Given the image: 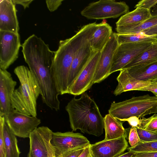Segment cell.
<instances>
[{
    "mask_svg": "<svg viewBox=\"0 0 157 157\" xmlns=\"http://www.w3.org/2000/svg\"><path fill=\"white\" fill-rule=\"evenodd\" d=\"M95 22L83 25L74 36L60 40L51 68L52 78L59 95L68 94V79L72 61L76 51L90 39L98 27Z\"/></svg>",
    "mask_w": 157,
    "mask_h": 157,
    "instance_id": "6da1fadb",
    "label": "cell"
},
{
    "mask_svg": "<svg viewBox=\"0 0 157 157\" xmlns=\"http://www.w3.org/2000/svg\"><path fill=\"white\" fill-rule=\"evenodd\" d=\"M73 131L99 136L103 134L104 118L94 99L86 92L80 98L74 97L65 107Z\"/></svg>",
    "mask_w": 157,
    "mask_h": 157,
    "instance_id": "7a4b0ae2",
    "label": "cell"
},
{
    "mask_svg": "<svg viewBox=\"0 0 157 157\" xmlns=\"http://www.w3.org/2000/svg\"><path fill=\"white\" fill-rule=\"evenodd\" d=\"M14 72L20 85L12 94V108L25 114L36 117L37 100L41 90L36 78L29 68L24 65L16 67Z\"/></svg>",
    "mask_w": 157,
    "mask_h": 157,
    "instance_id": "3957f363",
    "label": "cell"
},
{
    "mask_svg": "<svg viewBox=\"0 0 157 157\" xmlns=\"http://www.w3.org/2000/svg\"><path fill=\"white\" fill-rule=\"evenodd\" d=\"M108 112L121 121L132 117L141 118L148 115L157 113V97L147 94L118 102H113Z\"/></svg>",
    "mask_w": 157,
    "mask_h": 157,
    "instance_id": "277c9868",
    "label": "cell"
},
{
    "mask_svg": "<svg viewBox=\"0 0 157 157\" xmlns=\"http://www.w3.org/2000/svg\"><path fill=\"white\" fill-rule=\"evenodd\" d=\"M129 7L124 2L100 0L89 4L81 12L89 19H104L117 18L129 12Z\"/></svg>",
    "mask_w": 157,
    "mask_h": 157,
    "instance_id": "5b68a950",
    "label": "cell"
},
{
    "mask_svg": "<svg viewBox=\"0 0 157 157\" xmlns=\"http://www.w3.org/2000/svg\"><path fill=\"white\" fill-rule=\"evenodd\" d=\"M21 45L18 33L0 31V69H8L18 58Z\"/></svg>",
    "mask_w": 157,
    "mask_h": 157,
    "instance_id": "8992f818",
    "label": "cell"
},
{
    "mask_svg": "<svg viewBox=\"0 0 157 157\" xmlns=\"http://www.w3.org/2000/svg\"><path fill=\"white\" fill-rule=\"evenodd\" d=\"M5 117L12 132L16 136L23 138H29L41 123L40 120L36 117L25 114L12 108Z\"/></svg>",
    "mask_w": 157,
    "mask_h": 157,
    "instance_id": "52a82bcc",
    "label": "cell"
},
{
    "mask_svg": "<svg viewBox=\"0 0 157 157\" xmlns=\"http://www.w3.org/2000/svg\"><path fill=\"white\" fill-rule=\"evenodd\" d=\"M152 43H129L119 44L114 55L110 74L123 69Z\"/></svg>",
    "mask_w": 157,
    "mask_h": 157,
    "instance_id": "ba28073f",
    "label": "cell"
},
{
    "mask_svg": "<svg viewBox=\"0 0 157 157\" xmlns=\"http://www.w3.org/2000/svg\"><path fill=\"white\" fill-rule=\"evenodd\" d=\"M51 143L55 148L56 156L73 149L85 148L90 144L82 134L72 132H53Z\"/></svg>",
    "mask_w": 157,
    "mask_h": 157,
    "instance_id": "9c48e42d",
    "label": "cell"
},
{
    "mask_svg": "<svg viewBox=\"0 0 157 157\" xmlns=\"http://www.w3.org/2000/svg\"><path fill=\"white\" fill-rule=\"evenodd\" d=\"M119 45L116 33H113L101 52L95 72L94 84L100 82L110 75L114 55Z\"/></svg>",
    "mask_w": 157,
    "mask_h": 157,
    "instance_id": "30bf717a",
    "label": "cell"
},
{
    "mask_svg": "<svg viewBox=\"0 0 157 157\" xmlns=\"http://www.w3.org/2000/svg\"><path fill=\"white\" fill-rule=\"evenodd\" d=\"M101 52H97L91 58L78 77L68 89V94L79 95L90 89L94 80Z\"/></svg>",
    "mask_w": 157,
    "mask_h": 157,
    "instance_id": "8fae6325",
    "label": "cell"
},
{
    "mask_svg": "<svg viewBox=\"0 0 157 157\" xmlns=\"http://www.w3.org/2000/svg\"><path fill=\"white\" fill-rule=\"evenodd\" d=\"M127 136L104 140L93 144L90 148L93 157H116L123 153L128 147Z\"/></svg>",
    "mask_w": 157,
    "mask_h": 157,
    "instance_id": "7c38bea8",
    "label": "cell"
},
{
    "mask_svg": "<svg viewBox=\"0 0 157 157\" xmlns=\"http://www.w3.org/2000/svg\"><path fill=\"white\" fill-rule=\"evenodd\" d=\"M52 131L47 126L37 127L30 134L29 150L27 157H48L47 144Z\"/></svg>",
    "mask_w": 157,
    "mask_h": 157,
    "instance_id": "4fadbf2b",
    "label": "cell"
},
{
    "mask_svg": "<svg viewBox=\"0 0 157 157\" xmlns=\"http://www.w3.org/2000/svg\"><path fill=\"white\" fill-rule=\"evenodd\" d=\"M16 85L10 73L0 69V116L6 117L11 111V98Z\"/></svg>",
    "mask_w": 157,
    "mask_h": 157,
    "instance_id": "5bb4252c",
    "label": "cell"
},
{
    "mask_svg": "<svg viewBox=\"0 0 157 157\" xmlns=\"http://www.w3.org/2000/svg\"><path fill=\"white\" fill-rule=\"evenodd\" d=\"M90 39L84 43L76 51L75 55L68 78V89L91 58L97 52H94L91 47L90 41Z\"/></svg>",
    "mask_w": 157,
    "mask_h": 157,
    "instance_id": "9a60e30c",
    "label": "cell"
},
{
    "mask_svg": "<svg viewBox=\"0 0 157 157\" xmlns=\"http://www.w3.org/2000/svg\"><path fill=\"white\" fill-rule=\"evenodd\" d=\"M15 5L12 0H0V31L18 33L19 29Z\"/></svg>",
    "mask_w": 157,
    "mask_h": 157,
    "instance_id": "2e32d148",
    "label": "cell"
},
{
    "mask_svg": "<svg viewBox=\"0 0 157 157\" xmlns=\"http://www.w3.org/2000/svg\"><path fill=\"white\" fill-rule=\"evenodd\" d=\"M120 73L117 78L118 84L113 92L115 96L128 91L139 90L148 86L150 81L139 80L134 78L128 72L126 69L120 71Z\"/></svg>",
    "mask_w": 157,
    "mask_h": 157,
    "instance_id": "e0dca14e",
    "label": "cell"
},
{
    "mask_svg": "<svg viewBox=\"0 0 157 157\" xmlns=\"http://www.w3.org/2000/svg\"><path fill=\"white\" fill-rule=\"evenodd\" d=\"M113 33L112 27L105 20L98 24L97 29L90 40L93 50L95 52H101Z\"/></svg>",
    "mask_w": 157,
    "mask_h": 157,
    "instance_id": "ac0fdd59",
    "label": "cell"
},
{
    "mask_svg": "<svg viewBox=\"0 0 157 157\" xmlns=\"http://www.w3.org/2000/svg\"><path fill=\"white\" fill-rule=\"evenodd\" d=\"M123 122L109 113L106 114L104 118V139L111 140L127 136V129L123 126Z\"/></svg>",
    "mask_w": 157,
    "mask_h": 157,
    "instance_id": "d6986e66",
    "label": "cell"
},
{
    "mask_svg": "<svg viewBox=\"0 0 157 157\" xmlns=\"http://www.w3.org/2000/svg\"><path fill=\"white\" fill-rule=\"evenodd\" d=\"M126 69L132 76L139 80L151 81L157 78V61Z\"/></svg>",
    "mask_w": 157,
    "mask_h": 157,
    "instance_id": "ffe728a7",
    "label": "cell"
},
{
    "mask_svg": "<svg viewBox=\"0 0 157 157\" xmlns=\"http://www.w3.org/2000/svg\"><path fill=\"white\" fill-rule=\"evenodd\" d=\"M151 15L149 10L136 8L122 16L116 22V26L136 24L149 18Z\"/></svg>",
    "mask_w": 157,
    "mask_h": 157,
    "instance_id": "44dd1931",
    "label": "cell"
},
{
    "mask_svg": "<svg viewBox=\"0 0 157 157\" xmlns=\"http://www.w3.org/2000/svg\"><path fill=\"white\" fill-rule=\"evenodd\" d=\"M157 25V16H151L140 23L116 26V29L117 33L119 34H136L140 33Z\"/></svg>",
    "mask_w": 157,
    "mask_h": 157,
    "instance_id": "7402d4cb",
    "label": "cell"
},
{
    "mask_svg": "<svg viewBox=\"0 0 157 157\" xmlns=\"http://www.w3.org/2000/svg\"><path fill=\"white\" fill-rule=\"evenodd\" d=\"M3 132L6 157H19L21 152L18 146L16 136L11 131L6 121Z\"/></svg>",
    "mask_w": 157,
    "mask_h": 157,
    "instance_id": "603a6c76",
    "label": "cell"
},
{
    "mask_svg": "<svg viewBox=\"0 0 157 157\" xmlns=\"http://www.w3.org/2000/svg\"><path fill=\"white\" fill-rule=\"evenodd\" d=\"M157 61V41L123 69L150 63Z\"/></svg>",
    "mask_w": 157,
    "mask_h": 157,
    "instance_id": "cb8c5ba5",
    "label": "cell"
},
{
    "mask_svg": "<svg viewBox=\"0 0 157 157\" xmlns=\"http://www.w3.org/2000/svg\"><path fill=\"white\" fill-rule=\"evenodd\" d=\"M116 35L119 44L129 43H153L157 41V35L148 36L142 33L128 34L116 33Z\"/></svg>",
    "mask_w": 157,
    "mask_h": 157,
    "instance_id": "d4e9b609",
    "label": "cell"
},
{
    "mask_svg": "<svg viewBox=\"0 0 157 157\" xmlns=\"http://www.w3.org/2000/svg\"><path fill=\"white\" fill-rule=\"evenodd\" d=\"M128 151L135 153L157 152V140L145 143L140 142L133 147L127 148Z\"/></svg>",
    "mask_w": 157,
    "mask_h": 157,
    "instance_id": "484cf974",
    "label": "cell"
},
{
    "mask_svg": "<svg viewBox=\"0 0 157 157\" xmlns=\"http://www.w3.org/2000/svg\"><path fill=\"white\" fill-rule=\"evenodd\" d=\"M153 132H157V113L148 118H140L139 128Z\"/></svg>",
    "mask_w": 157,
    "mask_h": 157,
    "instance_id": "4316f807",
    "label": "cell"
},
{
    "mask_svg": "<svg viewBox=\"0 0 157 157\" xmlns=\"http://www.w3.org/2000/svg\"><path fill=\"white\" fill-rule=\"evenodd\" d=\"M140 142L145 143L157 140V132H153L136 128Z\"/></svg>",
    "mask_w": 157,
    "mask_h": 157,
    "instance_id": "83f0119b",
    "label": "cell"
},
{
    "mask_svg": "<svg viewBox=\"0 0 157 157\" xmlns=\"http://www.w3.org/2000/svg\"><path fill=\"white\" fill-rule=\"evenodd\" d=\"M5 122V117L0 116V157H6L3 132Z\"/></svg>",
    "mask_w": 157,
    "mask_h": 157,
    "instance_id": "f1b7e54d",
    "label": "cell"
},
{
    "mask_svg": "<svg viewBox=\"0 0 157 157\" xmlns=\"http://www.w3.org/2000/svg\"><path fill=\"white\" fill-rule=\"evenodd\" d=\"M128 142L131 147H133L140 142V140L136 128L132 127L130 128L128 136Z\"/></svg>",
    "mask_w": 157,
    "mask_h": 157,
    "instance_id": "f546056e",
    "label": "cell"
},
{
    "mask_svg": "<svg viewBox=\"0 0 157 157\" xmlns=\"http://www.w3.org/2000/svg\"><path fill=\"white\" fill-rule=\"evenodd\" d=\"M157 3V0H142L140 1L135 7L150 10Z\"/></svg>",
    "mask_w": 157,
    "mask_h": 157,
    "instance_id": "4dcf8cb0",
    "label": "cell"
},
{
    "mask_svg": "<svg viewBox=\"0 0 157 157\" xmlns=\"http://www.w3.org/2000/svg\"><path fill=\"white\" fill-rule=\"evenodd\" d=\"M85 148H80L71 150L56 156V157H78Z\"/></svg>",
    "mask_w": 157,
    "mask_h": 157,
    "instance_id": "1f68e13d",
    "label": "cell"
},
{
    "mask_svg": "<svg viewBox=\"0 0 157 157\" xmlns=\"http://www.w3.org/2000/svg\"><path fill=\"white\" fill-rule=\"evenodd\" d=\"M63 0H47L46 3L48 8L51 12L56 10L62 4Z\"/></svg>",
    "mask_w": 157,
    "mask_h": 157,
    "instance_id": "d6a6232c",
    "label": "cell"
},
{
    "mask_svg": "<svg viewBox=\"0 0 157 157\" xmlns=\"http://www.w3.org/2000/svg\"><path fill=\"white\" fill-rule=\"evenodd\" d=\"M139 90L151 92L157 97V82H151L148 86L140 89Z\"/></svg>",
    "mask_w": 157,
    "mask_h": 157,
    "instance_id": "836d02e7",
    "label": "cell"
},
{
    "mask_svg": "<svg viewBox=\"0 0 157 157\" xmlns=\"http://www.w3.org/2000/svg\"><path fill=\"white\" fill-rule=\"evenodd\" d=\"M122 121H127L132 127L139 128L140 125V118L136 117L133 116L127 119L122 120Z\"/></svg>",
    "mask_w": 157,
    "mask_h": 157,
    "instance_id": "e575fe53",
    "label": "cell"
},
{
    "mask_svg": "<svg viewBox=\"0 0 157 157\" xmlns=\"http://www.w3.org/2000/svg\"><path fill=\"white\" fill-rule=\"evenodd\" d=\"M15 4H19L22 6L24 9L29 8L30 4L33 1V0H12Z\"/></svg>",
    "mask_w": 157,
    "mask_h": 157,
    "instance_id": "d590c367",
    "label": "cell"
},
{
    "mask_svg": "<svg viewBox=\"0 0 157 157\" xmlns=\"http://www.w3.org/2000/svg\"><path fill=\"white\" fill-rule=\"evenodd\" d=\"M133 157H157V152L136 153Z\"/></svg>",
    "mask_w": 157,
    "mask_h": 157,
    "instance_id": "8d00e7d4",
    "label": "cell"
},
{
    "mask_svg": "<svg viewBox=\"0 0 157 157\" xmlns=\"http://www.w3.org/2000/svg\"><path fill=\"white\" fill-rule=\"evenodd\" d=\"M141 33L148 36L157 35V25Z\"/></svg>",
    "mask_w": 157,
    "mask_h": 157,
    "instance_id": "74e56055",
    "label": "cell"
},
{
    "mask_svg": "<svg viewBox=\"0 0 157 157\" xmlns=\"http://www.w3.org/2000/svg\"><path fill=\"white\" fill-rule=\"evenodd\" d=\"M51 141H49L47 144L48 157H56L55 149L51 144Z\"/></svg>",
    "mask_w": 157,
    "mask_h": 157,
    "instance_id": "f35d334b",
    "label": "cell"
},
{
    "mask_svg": "<svg viewBox=\"0 0 157 157\" xmlns=\"http://www.w3.org/2000/svg\"><path fill=\"white\" fill-rule=\"evenodd\" d=\"M90 145L84 149L82 152L78 157H89L90 155Z\"/></svg>",
    "mask_w": 157,
    "mask_h": 157,
    "instance_id": "ab89813d",
    "label": "cell"
},
{
    "mask_svg": "<svg viewBox=\"0 0 157 157\" xmlns=\"http://www.w3.org/2000/svg\"><path fill=\"white\" fill-rule=\"evenodd\" d=\"M135 153L132 151H128V152L123 153L116 157H133Z\"/></svg>",
    "mask_w": 157,
    "mask_h": 157,
    "instance_id": "60d3db41",
    "label": "cell"
},
{
    "mask_svg": "<svg viewBox=\"0 0 157 157\" xmlns=\"http://www.w3.org/2000/svg\"><path fill=\"white\" fill-rule=\"evenodd\" d=\"M150 11L151 16H157V3L150 10Z\"/></svg>",
    "mask_w": 157,
    "mask_h": 157,
    "instance_id": "b9f144b4",
    "label": "cell"
},
{
    "mask_svg": "<svg viewBox=\"0 0 157 157\" xmlns=\"http://www.w3.org/2000/svg\"><path fill=\"white\" fill-rule=\"evenodd\" d=\"M151 82H157V78L152 80Z\"/></svg>",
    "mask_w": 157,
    "mask_h": 157,
    "instance_id": "7bdbcfd3",
    "label": "cell"
},
{
    "mask_svg": "<svg viewBox=\"0 0 157 157\" xmlns=\"http://www.w3.org/2000/svg\"><path fill=\"white\" fill-rule=\"evenodd\" d=\"M89 157H93L91 154L90 155Z\"/></svg>",
    "mask_w": 157,
    "mask_h": 157,
    "instance_id": "ee69618b",
    "label": "cell"
}]
</instances>
